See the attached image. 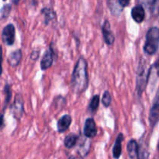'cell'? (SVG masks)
Segmentation results:
<instances>
[{
  "label": "cell",
  "instance_id": "obj_1",
  "mask_svg": "<svg viewBox=\"0 0 159 159\" xmlns=\"http://www.w3.org/2000/svg\"><path fill=\"white\" fill-rule=\"evenodd\" d=\"M88 69L87 62L82 57H79L75 66L71 81V87L73 93L81 94L88 88Z\"/></svg>",
  "mask_w": 159,
  "mask_h": 159
},
{
  "label": "cell",
  "instance_id": "obj_2",
  "mask_svg": "<svg viewBox=\"0 0 159 159\" xmlns=\"http://www.w3.org/2000/svg\"><path fill=\"white\" fill-rule=\"evenodd\" d=\"M159 44V29L157 27H152L149 29L146 34L145 44L144 51L148 54H154L157 51Z\"/></svg>",
  "mask_w": 159,
  "mask_h": 159
},
{
  "label": "cell",
  "instance_id": "obj_3",
  "mask_svg": "<svg viewBox=\"0 0 159 159\" xmlns=\"http://www.w3.org/2000/svg\"><path fill=\"white\" fill-rule=\"evenodd\" d=\"M151 68L148 65L140 64L139 70L138 71V76H137V91L139 95L142 94V92L145 89L147 85L149 73H150Z\"/></svg>",
  "mask_w": 159,
  "mask_h": 159
},
{
  "label": "cell",
  "instance_id": "obj_4",
  "mask_svg": "<svg viewBox=\"0 0 159 159\" xmlns=\"http://www.w3.org/2000/svg\"><path fill=\"white\" fill-rule=\"evenodd\" d=\"M15 36L16 30L15 26L12 24H8L5 26L2 33V39L5 44L6 45H12L15 42Z\"/></svg>",
  "mask_w": 159,
  "mask_h": 159
},
{
  "label": "cell",
  "instance_id": "obj_5",
  "mask_svg": "<svg viewBox=\"0 0 159 159\" xmlns=\"http://www.w3.org/2000/svg\"><path fill=\"white\" fill-rule=\"evenodd\" d=\"M23 111H24V107H23V98L21 95L18 94L16 96L15 100L11 107V112L16 119H20L23 116Z\"/></svg>",
  "mask_w": 159,
  "mask_h": 159
},
{
  "label": "cell",
  "instance_id": "obj_6",
  "mask_svg": "<svg viewBox=\"0 0 159 159\" xmlns=\"http://www.w3.org/2000/svg\"><path fill=\"white\" fill-rule=\"evenodd\" d=\"M97 134V128L96 123L93 118H88L84 126V135L86 138H94Z\"/></svg>",
  "mask_w": 159,
  "mask_h": 159
},
{
  "label": "cell",
  "instance_id": "obj_7",
  "mask_svg": "<svg viewBox=\"0 0 159 159\" xmlns=\"http://www.w3.org/2000/svg\"><path fill=\"white\" fill-rule=\"evenodd\" d=\"M54 51L51 48H49L45 51L40 61V68L42 70H47L52 65L54 61Z\"/></svg>",
  "mask_w": 159,
  "mask_h": 159
},
{
  "label": "cell",
  "instance_id": "obj_8",
  "mask_svg": "<svg viewBox=\"0 0 159 159\" xmlns=\"http://www.w3.org/2000/svg\"><path fill=\"white\" fill-rule=\"evenodd\" d=\"M102 35H103L104 40L107 45H112L114 43L115 37L113 33L112 32L111 28H110V24L108 20H106L102 28Z\"/></svg>",
  "mask_w": 159,
  "mask_h": 159
},
{
  "label": "cell",
  "instance_id": "obj_9",
  "mask_svg": "<svg viewBox=\"0 0 159 159\" xmlns=\"http://www.w3.org/2000/svg\"><path fill=\"white\" fill-rule=\"evenodd\" d=\"M150 123L152 126L155 125L159 121V92L156 96L155 100L154 102L153 107L150 112Z\"/></svg>",
  "mask_w": 159,
  "mask_h": 159
},
{
  "label": "cell",
  "instance_id": "obj_10",
  "mask_svg": "<svg viewBox=\"0 0 159 159\" xmlns=\"http://www.w3.org/2000/svg\"><path fill=\"white\" fill-rule=\"evenodd\" d=\"M71 121H72V119H71L70 115L66 114L62 116L57 121V131L59 133H64V132L66 131L68 129V127H70V125H71Z\"/></svg>",
  "mask_w": 159,
  "mask_h": 159
},
{
  "label": "cell",
  "instance_id": "obj_11",
  "mask_svg": "<svg viewBox=\"0 0 159 159\" xmlns=\"http://www.w3.org/2000/svg\"><path fill=\"white\" fill-rule=\"evenodd\" d=\"M131 16L134 20L137 23H140L143 22L144 20V17H145V12H144V8L140 5L136 6L132 9Z\"/></svg>",
  "mask_w": 159,
  "mask_h": 159
},
{
  "label": "cell",
  "instance_id": "obj_12",
  "mask_svg": "<svg viewBox=\"0 0 159 159\" xmlns=\"http://www.w3.org/2000/svg\"><path fill=\"white\" fill-rule=\"evenodd\" d=\"M124 134H119L116 138V141H115L114 146L113 148V156L115 159H119L120 157L121 153H122V145L121 143L124 141Z\"/></svg>",
  "mask_w": 159,
  "mask_h": 159
},
{
  "label": "cell",
  "instance_id": "obj_13",
  "mask_svg": "<svg viewBox=\"0 0 159 159\" xmlns=\"http://www.w3.org/2000/svg\"><path fill=\"white\" fill-rule=\"evenodd\" d=\"M22 58V52L20 50H16L14 51L9 54V58H8V62L9 65L12 68H15L20 64V60Z\"/></svg>",
  "mask_w": 159,
  "mask_h": 159
},
{
  "label": "cell",
  "instance_id": "obj_14",
  "mask_svg": "<svg viewBox=\"0 0 159 159\" xmlns=\"http://www.w3.org/2000/svg\"><path fill=\"white\" fill-rule=\"evenodd\" d=\"M127 153L130 158L134 159L138 156V144L135 140H130L127 146Z\"/></svg>",
  "mask_w": 159,
  "mask_h": 159
},
{
  "label": "cell",
  "instance_id": "obj_15",
  "mask_svg": "<svg viewBox=\"0 0 159 159\" xmlns=\"http://www.w3.org/2000/svg\"><path fill=\"white\" fill-rule=\"evenodd\" d=\"M79 140V137L75 134H69L68 136L65 137L64 140V144L65 148L68 149H71L77 144V141Z\"/></svg>",
  "mask_w": 159,
  "mask_h": 159
},
{
  "label": "cell",
  "instance_id": "obj_16",
  "mask_svg": "<svg viewBox=\"0 0 159 159\" xmlns=\"http://www.w3.org/2000/svg\"><path fill=\"white\" fill-rule=\"evenodd\" d=\"M41 12L44 15L45 23H48L51 20H54V17H55V12L50 9L45 8V9H43V10L41 11Z\"/></svg>",
  "mask_w": 159,
  "mask_h": 159
},
{
  "label": "cell",
  "instance_id": "obj_17",
  "mask_svg": "<svg viewBox=\"0 0 159 159\" xmlns=\"http://www.w3.org/2000/svg\"><path fill=\"white\" fill-rule=\"evenodd\" d=\"M99 95H95L93 98H92L91 101L89 102V110L92 112L96 111L98 108H99Z\"/></svg>",
  "mask_w": 159,
  "mask_h": 159
},
{
  "label": "cell",
  "instance_id": "obj_18",
  "mask_svg": "<svg viewBox=\"0 0 159 159\" xmlns=\"http://www.w3.org/2000/svg\"><path fill=\"white\" fill-rule=\"evenodd\" d=\"M116 2L118 3V0H108L109 6H110V9H111V12H113L115 15H117L120 12L121 9L116 6ZM119 4V3H118Z\"/></svg>",
  "mask_w": 159,
  "mask_h": 159
},
{
  "label": "cell",
  "instance_id": "obj_19",
  "mask_svg": "<svg viewBox=\"0 0 159 159\" xmlns=\"http://www.w3.org/2000/svg\"><path fill=\"white\" fill-rule=\"evenodd\" d=\"M111 95L110 93H109L108 91H106L104 93L103 96H102V105L104 106L105 107H109L110 106V103H111Z\"/></svg>",
  "mask_w": 159,
  "mask_h": 159
},
{
  "label": "cell",
  "instance_id": "obj_20",
  "mask_svg": "<svg viewBox=\"0 0 159 159\" xmlns=\"http://www.w3.org/2000/svg\"><path fill=\"white\" fill-rule=\"evenodd\" d=\"M5 94H6V103L9 102V101L11 99V90L9 85H6V87H5Z\"/></svg>",
  "mask_w": 159,
  "mask_h": 159
},
{
  "label": "cell",
  "instance_id": "obj_21",
  "mask_svg": "<svg viewBox=\"0 0 159 159\" xmlns=\"http://www.w3.org/2000/svg\"><path fill=\"white\" fill-rule=\"evenodd\" d=\"M10 9H11V7L9 5H6V6H5L1 11V13H2V17L7 16L9 14Z\"/></svg>",
  "mask_w": 159,
  "mask_h": 159
},
{
  "label": "cell",
  "instance_id": "obj_22",
  "mask_svg": "<svg viewBox=\"0 0 159 159\" xmlns=\"http://www.w3.org/2000/svg\"><path fill=\"white\" fill-rule=\"evenodd\" d=\"M130 1V0H118V3L121 7H126L129 5Z\"/></svg>",
  "mask_w": 159,
  "mask_h": 159
},
{
  "label": "cell",
  "instance_id": "obj_23",
  "mask_svg": "<svg viewBox=\"0 0 159 159\" xmlns=\"http://www.w3.org/2000/svg\"><path fill=\"white\" fill-rule=\"evenodd\" d=\"M2 48L0 46V76H1L2 72Z\"/></svg>",
  "mask_w": 159,
  "mask_h": 159
},
{
  "label": "cell",
  "instance_id": "obj_24",
  "mask_svg": "<svg viewBox=\"0 0 159 159\" xmlns=\"http://www.w3.org/2000/svg\"><path fill=\"white\" fill-rule=\"evenodd\" d=\"M4 126V119H3V115L0 114V130Z\"/></svg>",
  "mask_w": 159,
  "mask_h": 159
},
{
  "label": "cell",
  "instance_id": "obj_25",
  "mask_svg": "<svg viewBox=\"0 0 159 159\" xmlns=\"http://www.w3.org/2000/svg\"><path fill=\"white\" fill-rule=\"evenodd\" d=\"M155 68H156L157 74H158V75H159V60L158 61L155 62Z\"/></svg>",
  "mask_w": 159,
  "mask_h": 159
},
{
  "label": "cell",
  "instance_id": "obj_26",
  "mask_svg": "<svg viewBox=\"0 0 159 159\" xmlns=\"http://www.w3.org/2000/svg\"><path fill=\"white\" fill-rule=\"evenodd\" d=\"M69 159H80V158H77V157H71Z\"/></svg>",
  "mask_w": 159,
  "mask_h": 159
},
{
  "label": "cell",
  "instance_id": "obj_27",
  "mask_svg": "<svg viewBox=\"0 0 159 159\" xmlns=\"http://www.w3.org/2000/svg\"><path fill=\"white\" fill-rule=\"evenodd\" d=\"M158 151H159V144H158Z\"/></svg>",
  "mask_w": 159,
  "mask_h": 159
},
{
  "label": "cell",
  "instance_id": "obj_28",
  "mask_svg": "<svg viewBox=\"0 0 159 159\" xmlns=\"http://www.w3.org/2000/svg\"><path fill=\"white\" fill-rule=\"evenodd\" d=\"M3 1H6V0H3Z\"/></svg>",
  "mask_w": 159,
  "mask_h": 159
}]
</instances>
